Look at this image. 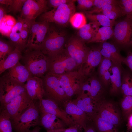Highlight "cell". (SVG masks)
Returning <instances> with one entry per match:
<instances>
[{"label":"cell","instance_id":"44","mask_svg":"<svg viewBox=\"0 0 132 132\" xmlns=\"http://www.w3.org/2000/svg\"><path fill=\"white\" fill-rule=\"evenodd\" d=\"M74 0H48L47 5L53 8H55L61 5L72 2H75Z\"/></svg>","mask_w":132,"mask_h":132},{"label":"cell","instance_id":"52","mask_svg":"<svg viewBox=\"0 0 132 132\" xmlns=\"http://www.w3.org/2000/svg\"><path fill=\"white\" fill-rule=\"evenodd\" d=\"M41 128L39 126H36L32 130H30L28 132H40Z\"/></svg>","mask_w":132,"mask_h":132},{"label":"cell","instance_id":"32","mask_svg":"<svg viewBox=\"0 0 132 132\" xmlns=\"http://www.w3.org/2000/svg\"><path fill=\"white\" fill-rule=\"evenodd\" d=\"M24 19L20 40L19 50L21 52H25L26 50L30 27L33 20Z\"/></svg>","mask_w":132,"mask_h":132},{"label":"cell","instance_id":"22","mask_svg":"<svg viewBox=\"0 0 132 132\" xmlns=\"http://www.w3.org/2000/svg\"><path fill=\"white\" fill-rule=\"evenodd\" d=\"M41 22V24L31 44L25 52L33 50H39L50 26L49 22L45 21Z\"/></svg>","mask_w":132,"mask_h":132},{"label":"cell","instance_id":"14","mask_svg":"<svg viewBox=\"0 0 132 132\" xmlns=\"http://www.w3.org/2000/svg\"><path fill=\"white\" fill-rule=\"evenodd\" d=\"M97 114L117 128L121 125V120L119 112L115 105L111 102L104 100Z\"/></svg>","mask_w":132,"mask_h":132},{"label":"cell","instance_id":"47","mask_svg":"<svg viewBox=\"0 0 132 132\" xmlns=\"http://www.w3.org/2000/svg\"><path fill=\"white\" fill-rule=\"evenodd\" d=\"M82 129L80 126L75 125L64 129L61 132H81Z\"/></svg>","mask_w":132,"mask_h":132},{"label":"cell","instance_id":"25","mask_svg":"<svg viewBox=\"0 0 132 132\" xmlns=\"http://www.w3.org/2000/svg\"><path fill=\"white\" fill-rule=\"evenodd\" d=\"M21 52L16 48L3 61L0 62V74L15 66L22 58Z\"/></svg>","mask_w":132,"mask_h":132},{"label":"cell","instance_id":"48","mask_svg":"<svg viewBox=\"0 0 132 132\" xmlns=\"http://www.w3.org/2000/svg\"><path fill=\"white\" fill-rule=\"evenodd\" d=\"M11 11L10 8L0 4V21L4 17L7 15V14Z\"/></svg>","mask_w":132,"mask_h":132},{"label":"cell","instance_id":"17","mask_svg":"<svg viewBox=\"0 0 132 132\" xmlns=\"http://www.w3.org/2000/svg\"><path fill=\"white\" fill-rule=\"evenodd\" d=\"M25 87L28 96L33 101H38L43 98L44 92L42 78H30L25 84Z\"/></svg>","mask_w":132,"mask_h":132},{"label":"cell","instance_id":"54","mask_svg":"<svg viewBox=\"0 0 132 132\" xmlns=\"http://www.w3.org/2000/svg\"></svg>","mask_w":132,"mask_h":132},{"label":"cell","instance_id":"10","mask_svg":"<svg viewBox=\"0 0 132 132\" xmlns=\"http://www.w3.org/2000/svg\"><path fill=\"white\" fill-rule=\"evenodd\" d=\"M115 25L113 37L115 42L124 47L132 44V19L126 17Z\"/></svg>","mask_w":132,"mask_h":132},{"label":"cell","instance_id":"42","mask_svg":"<svg viewBox=\"0 0 132 132\" xmlns=\"http://www.w3.org/2000/svg\"><path fill=\"white\" fill-rule=\"evenodd\" d=\"M108 5H114L119 6V0H94V5L92 8L99 9Z\"/></svg>","mask_w":132,"mask_h":132},{"label":"cell","instance_id":"15","mask_svg":"<svg viewBox=\"0 0 132 132\" xmlns=\"http://www.w3.org/2000/svg\"><path fill=\"white\" fill-rule=\"evenodd\" d=\"M71 100L65 103L63 109L75 125L80 126L84 130L89 121L88 118L86 113Z\"/></svg>","mask_w":132,"mask_h":132},{"label":"cell","instance_id":"40","mask_svg":"<svg viewBox=\"0 0 132 132\" xmlns=\"http://www.w3.org/2000/svg\"><path fill=\"white\" fill-rule=\"evenodd\" d=\"M41 21L36 22L35 20L32 21L30 29L27 49L31 44L34 37L41 24Z\"/></svg>","mask_w":132,"mask_h":132},{"label":"cell","instance_id":"24","mask_svg":"<svg viewBox=\"0 0 132 132\" xmlns=\"http://www.w3.org/2000/svg\"><path fill=\"white\" fill-rule=\"evenodd\" d=\"M90 88L88 95L96 100L104 99L103 96L104 90L102 83L94 73L88 77Z\"/></svg>","mask_w":132,"mask_h":132},{"label":"cell","instance_id":"11","mask_svg":"<svg viewBox=\"0 0 132 132\" xmlns=\"http://www.w3.org/2000/svg\"><path fill=\"white\" fill-rule=\"evenodd\" d=\"M65 48L79 67L86 60L90 49L84 42L77 37L70 38L66 43Z\"/></svg>","mask_w":132,"mask_h":132},{"label":"cell","instance_id":"5","mask_svg":"<svg viewBox=\"0 0 132 132\" xmlns=\"http://www.w3.org/2000/svg\"><path fill=\"white\" fill-rule=\"evenodd\" d=\"M49 58V66L47 73L61 75L77 70L80 67L65 48Z\"/></svg>","mask_w":132,"mask_h":132},{"label":"cell","instance_id":"28","mask_svg":"<svg viewBox=\"0 0 132 132\" xmlns=\"http://www.w3.org/2000/svg\"><path fill=\"white\" fill-rule=\"evenodd\" d=\"M24 19L18 17L17 22L13 28L9 37V41L19 50L20 40ZM20 51V50H19Z\"/></svg>","mask_w":132,"mask_h":132},{"label":"cell","instance_id":"19","mask_svg":"<svg viewBox=\"0 0 132 132\" xmlns=\"http://www.w3.org/2000/svg\"><path fill=\"white\" fill-rule=\"evenodd\" d=\"M100 47V53L103 57L110 60L112 63L121 65L124 57L120 53L117 47L110 42H102Z\"/></svg>","mask_w":132,"mask_h":132},{"label":"cell","instance_id":"29","mask_svg":"<svg viewBox=\"0 0 132 132\" xmlns=\"http://www.w3.org/2000/svg\"><path fill=\"white\" fill-rule=\"evenodd\" d=\"M99 28L92 22L86 24L79 29L78 32L79 38L85 42L88 43L94 37Z\"/></svg>","mask_w":132,"mask_h":132},{"label":"cell","instance_id":"43","mask_svg":"<svg viewBox=\"0 0 132 132\" xmlns=\"http://www.w3.org/2000/svg\"><path fill=\"white\" fill-rule=\"evenodd\" d=\"M27 0H13L11 11L14 14L20 13Z\"/></svg>","mask_w":132,"mask_h":132},{"label":"cell","instance_id":"9","mask_svg":"<svg viewBox=\"0 0 132 132\" xmlns=\"http://www.w3.org/2000/svg\"><path fill=\"white\" fill-rule=\"evenodd\" d=\"M26 92L20 95L4 107H0L10 119L12 125L34 102Z\"/></svg>","mask_w":132,"mask_h":132},{"label":"cell","instance_id":"2","mask_svg":"<svg viewBox=\"0 0 132 132\" xmlns=\"http://www.w3.org/2000/svg\"><path fill=\"white\" fill-rule=\"evenodd\" d=\"M24 53L22 58L24 65L33 77L42 78L48 71L49 57L39 50L26 51Z\"/></svg>","mask_w":132,"mask_h":132},{"label":"cell","instance_id":"49","mask_svg":"<svg viewBox=\"0 0 132 132\" xmlns=\"http://www.w3.org/2000/svg\"><path fill=\"white\" fill-rule=\"evenodd\" d=\"M127 120L126 132H132V112L128 116Z\"/></svg>","mask_w":132,"mask_h":132},{"label":"cell","instance_id":"41","mask_svg":"<svg viewBox=\"0 0 132 132\" xmlns=\"http://www.w3.org/2000/svg\"><path fill=\"white\" fill-rule=\"evenodd\" d=\"M77 9L79 10L86 11L91 9L94 5V0H77Z\"/></svg>","mask_w":132,"mask_h":132},{"label":"cell","instance_id":"26","mask_svg":"<svg viewBox=\"0 0 132 132\" xmlns=\"http://www.w3.org/2000/svg\"><path fill=\"white\" fill-rule=\"evenodd\" d=\"M92 121L93 126L98 132H118V128L115 125L104 120L97 114Z\"/></svg>","mask_w":132,"mask_h":132},{"label":"cell","instance_id":"36","mask_svg":"<svg viewBox=\"0 0 132 132\" xmlns=\"http://www.w3.org/2000/svg\"><path fill=\"white\" fill-rule=\"evenodd\" d=\"M69 22L74 28L78 29H79L87 24L86 17L81 12L74 13L71 17Z\"/></svg>","mask_w":132,"mask_h":132},{"label":"cell","instance_id":"3","mask_svg":"<svg viewBox=\"0 0 132 132\" xmlns=\"http://www.w3.org/2000/svg\"><path fill=\"white\" fill-rule=\"evenodd\" d=\"M66 39L63 31L54 26H50L39 50L51 57L65 48Z\"/></svg>","mask_w":132,"mask_h":132},{"label":"cell","instance_id":"12","mask_svg":"<svg viewBox=\"0 0 132 132\" xmlns=\"http://www.w3.org/2000/svg\"><path fill=\"white\" fill-rule=\"evenodd\" d=\"M48 0H27L20 12L21 18L35 20L38 16L47 11Z\"/></svg>","mask_w":132,"mask_h":132},{"label":"cell","instance_id":"6","mask_svg":"<svg viewBox=\"0 0 132 132\" xmlns=\"http://www.w3.org/2000/svg\"><path fill=\"white\" fill-rule=\"evenodd\" d=\"M74 2L61 5L57 8L42 13L39 16L40 21H45L65 26L69 22L72 16L75 13Z\"/></svg>","mask_w":132,"mask_h":132},{"label":"cell","instance_id":"50","mask_svg":"<svg viewBox=\"0 0 132 132\" xmlns=\"http://www.w3.org/2000/svg\"><path fill=\"white\" fill-rule=\"evenodd\" d=\"M13 0H0V4L9 7L11 9Z\"/></svg>","mask_w":132,"mask_h":132},{"label":"cell","instance_id":"31","mask_svg":"<svg viewBox=\"0 0 132 132\" xmlns=\"http://www.w3.org/2000/svg\"><path fill=\"white\" fill-rule=\"evenodd\" d=\"M17 22L12 16L6 15L0 21V32L1 35L8 37Z\"/></svg>","mask_w":132,"mask_h":132},{"label":"cell","instance_id":"20","mask_svg":"<svg viewBox=\"0 0 132 132\" xmlns=\"http://www.w3.org/2000/svg\"><path fill=\"white\" fill-rule=\"evenodd\" d=\"M121 65L112 63L109 70L110 72V92L115 94L121 90L122 69Z\"/></svg>","mask_w":132,"mask_h":132},{"label":"cell","instance_id":"51","mask_svg":"<svg viewBox=\"0 0 132 132\" xmlns=\"http://www.w3.org/2000/svg\"><path fill=\"white\" fill-rule=\"evenodd\" d=\"M84 130V132H96L95 128L92 124H88Z\"/></svg>","mask_w":132,"mask_h":132},{"label":"cell","instance_id":"7","mask_svg":"<svg viewBox=\"0 0 132 132\" xmlns=\"http://www.w3.org/2000/svg\"><path fill=\"white\" fill-rule=\"evenodd\" d=\"M62 88L70 99L80 93L82 85L88 77L85 75L80 67L78 70L61 75H57Z\"/></svg>","mask_w":132,"mask_h":132},{"label":"cell","instance_id":"33","mask_svg":"<svg viewBox=\"0 0 132 132\" xmlns=\"http://www.w3.org/2000/svg\"><path fill=\"white\" fill-rule=\"evenodd\" d=\"M121 90L124 97L132 96V76L128 73H125L123 75Z\"/></svg>","mask_w":132,"mask_h":132},{"label":"cell","instance_id":"13","mask_svg":"<svg viewBox=\"0 0 132 132\" xmlns=\"http://www.w3.org/2000/svg\"><path fill=\"white\" fill-rule=\"evenodd\" d=\"M40 112L55 115L62 120L67 127L75 125L68 117L64 109L52 101L43 98L38 101Z\"/></svg>","mask_w":132,"mask_h":132},{"label":"cell","instance_id":"35","mask_svg":"<svg viewBox=\"0 0 132 132\" xmlns=\"http://www.w3.org/2000/svg\"><path fill=\"white\" fill-rule=\"evenodd\" d=\"M13 128L9 117L2 109H0V132H13Z\"/></svg>","mask_w":132,"mask_h":132},{"label":"cell","instance_id":"53","mask_svg":"<svg viewBox=\"0 0 132 132\" xmlns=\"http://www.w3.org/2000/svg\"><path fill=\"white\" fill-rule=\"evenodd\" d=\"M64 129L47 131L46 132H61Z\"/></svg>","mask_w":132,"mask_h":132},{"label":"cell","instance_id":"34","mask_svg":"<svg viewBox=\"0 0 132 132\" xmlns=\"http://www.w3.org/2000/svg\"><path fill=\"white\" fill-rule=\"evenodd\" d=\"M15 48L9 41H7L0 38V62L3 61Z\"/></svg>","mask_w":132,"mask_h":132},{"label":"cell","instance_id":"16","mask_svg":"<svg viewBox=\"0 0 132 132\" xmlns=\"http://www.w3.org/2000/svg\"><path fill=\"white\" fill-rule=\"evenodd\" d=\"M103 57L100 47L90 48L86 60L80 66L84 74L89 77L93 74L95 68L99 65Z\"/></svg>","mask_w":132,"mask_h":132},{"label":"cell","instance_id":"1","mask_svg":"<svg viewBox=\"0 0 132 132\" xmlns=\"http://www.w3.org/2000/svg\"><path fill=\"white\" fill-rule=\"evenodd\" d=\"M42 78L44 92L43 98L52 101L63 109L65 103L71 99L64 90L58 76L47 73Z\"/></svg>","mask_w":132,"mask_h":132},{"label":"cell","instance_id":"27","mask_svg":"<svg viewBox=\"0 0 132 132\" xmlns=\"http://www.w3.org/2000/svg\"><path fill=\"white\" fill-rule=\"evenodd\" d=\"M84 12L86 16L91 22L99 28L101 26L102 27H112L115 24V20H111L102 14L96 15L88 13L86 11Z\"/></svg>","mask_w":132,"mask_h":132},{"label":"cell","instance_id":"38","mask_svg":"<svg viewBox=\"0 0 132 132\" xmlns=\"http://www.w3.org/2000/svg\"><path fill=\"white\" fill-rule=\"evenodd\" d=\"M119 6L122 9L124 15L132 19V0H119Z\"/></svg>","mask_w":132,"mask_h":132},{"label":"cell","instance_id":"37","mask_svg":"<svg viewBox=\"0 0 132 132\" xmlns=\"http://www.w3.org/2000/svg\"><path fill=\"white\" fill-rule=\"evenodd\" d=\"M123 116L125 119L132 112V96H124L121 103Z\"/></svg>","mask_w":132,"mask_h":132},{"label":"cell","instance_id":"45","mask_svg":"<svg viewBox=\"0 0 132 132\" xmlns=\"http://www.w3.org/2000/svg\"><path fill=\"white\" fill-rule=\"evenodd\" d=\"M122 62L125 64L132 72V52L129 51L127 56L124 58Z\"/></svg>","mask_w":132,"mask_h":132},{"label":"cell","instance_id":"30","mask_svg":"<svg viewBox=\"0 0 132 132\" xmlns=\"http://www.w3.org/2000/svg\"><path fill=\"white\" fill-rule=\"evenodd\" d=\"M114 29L112 27H102L98 30L95 34L88 43L103 42L113 36Z\"/></svg>","mask_w":132,"mask_h":132},{"label":"cell","instance_id":"39","mask_svg":"<svg viewBox=\"0 0 132 132\" xmlns=\"http://www.w3.org/2000/svg\"><path fill=\"white\" fill-rule=\"evenodd\" d=\"M112 64V62L110 60L103 57L99 65L98 69V73L99 79L107 71L109 70Z\"/></svg>","mask_w":132,"mask_h":132},{"label":"cell","instance_id":"21","mask_svg":"<svg viewBox=\"0 0 132 132\" xmlns=\"http://www.w3.org/2000/svg\"><path fill=\"white\" fill-rule=\"evenodd\" d=\"M86 12L91 14L101 13L110 19L115 21L117 18L124 15L122 8L119 6L114 5H107L99 9L92 8Z\"/></svg>","mask_w":132,"mask_h":132},{"label":"cell","instance_id":"18","mask_svg":"<svg viewBox=\"0 0 132 132\" xmlns=\"http://www.w3.org/2000/svg\"><path fill=\"white\" fill-rule=\"evenodd\" d=\"M39 126L46 131L66 128L67 126L64 122L56 116L44 112H40Z\"/></svg>","mask_w":132,"mask_h":132},{"label":"cell","instance_id":"8","mask_svg":"<svg viewBox=\"0 0 132 132\" xmlns=\"http://www.w3.org/2000/svg\"><path fill=\"white\" fill-rule=\"evenodd\" d=\"M38 101H34L12 125L15 132H28L31 127L39 126L40 113Z\"/></svg>","mask_w":132,"mask_h":132},{"label":"cell","instance_id":"4","mask_svg":"<svg viewBox=\"0 0 132 132\" xmlns=\"http://www.w3.org/2000/svg\"><path fill=\"white\" fill-rule=\"evenodd\" d=\"M25 92L24 83L18 82L11 77L7 72L5 73L0 79V108Z\"/></svg>","mask_w":132,"mask_h":132},{"label":"cell","instance_id":"23","mask_svg":"<svg viewBox=\"0 0 132 132\" xmlns=\"http://www.w3.org/2000/svg\"><path fill=\"white\" fill-rule=\"evenodd\" d=\"M7 73L12 78L23 83H24L29 78L33 77L27 68L19 62L9 69Z\"/></svg>","mask_w":132,"mask_h":132},{"label":"cell","instance_id":"46","mask_svg":"<svg viewBox=\"0 0 132 132\" xmlns=\"http://www.w3.org/2000/svg\"><path fill=\"white\" fill-rule=\"evenodd\" d=\"M110 73L107 71L99 79L101 83L105 86H107L110 83Z\"/></svg>","mask_w":132,"mask_h":132}]
</instances>
